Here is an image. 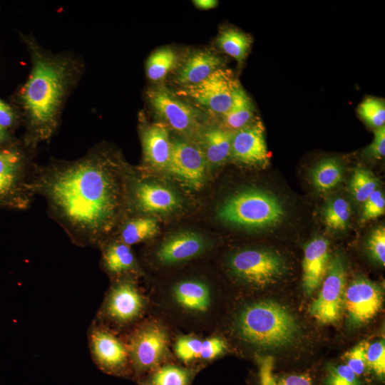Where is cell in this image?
<instances>
[{"instance_id":"cell-33","label":"cell","mask_w":385,"mask_h":385,"mask_svg":"<svg viewBox=\"0 0 385 385\" xmlns=\"http://www.w3.org/2000/svg\"><path fill=\"white\" fill-rule=\"evenodd\" d=\"M367 369L380 380L385 376V342L384 339L368 344L366 351Z\"/></svg>"},{"instance_id":"cell-21","label":"cell","mask_w":385,"mask_h":385,"mask_svg":"<svg viewBox=\"0 0 385 385\" xmlns=\"http://www.w3.org/2000/svg\"><path fill=\"white\" fill-rule=\"evenodd\" d=\"M173 296L177 303L183 308L202 312L210 304V292L208 287L200 281L185 280L176 284Z\"/></svg>"},{"instance_id":"cell-34","label":"cell","mask_w":385,"mask_h":385,"mask_svg":"<svg viewBox=\"0 0 385 385\" xmlns=\"http://www.w3.org/2000/svg\"><path fill=\"white\" fill-rule=\"evenodd\" d=\"M358 112L370 126L378 128L384 125L385 106L382 101L374 98H366L359 105Z\"/></svg>"},{"instance_id":"cell-44","label":"cell","mask_w":385,"mask_h":385,"mask_svg":"<svg viewBox=\"0 0 385 385\" xmlns=\"http://www.w3.org/2000/svg\"><path fill=\"white\" fill-rule=\"evenodd\" d=\"M10 140V135L8 130L0 126V147Z\"/></svg>"},{"instance_id":"cell-26","label":"cell","mask_w":385,"mask_h":385,"mask_svg":"<svg viewBox=\"0 0 385 385\" xmlns=\"http://www.w3.org/2000/svg\"><path fill=\"white\" fill-rule=\"evenodd\" d=\"M217 42L222 51L240 62L247 56L252 39L242 31L227 29L220 32Z\"/></svg>"},{"instance_id":"cell-1","label":"cell","mask_w":385,"mask_h":385,"mask_svg":"<svg viewBox=\"0 0 385 385\" xmlns=\"http://www.w3.org/2000/svg\"><path fill=\"white\" fill-rule=\"evenodd\" d=\"M122 165L96 145L72 160L35 164L29 188L42 196L48 215L81 246L102 245L117 225L123 205Z\"/></svg>"},{"instance_id":"cell-2","label":"cell","mask_w":385,"mask_h":385,"mask_svg":"<svg viewBox=\"0 0 385 385\" xmlns=\"http://www.w3.org/2000/svg\"><path fill=\"white\" fill-rule=\"evenodd\" d=\"M31 68L19 88L16 101L24 125L23 144L36 155L38 145L48 143L58 130L66 104L82 79L86 64L71 51L53 52L32 34H21Z\"/></svg>"},{"instance_id":"cell-11","label":"cell","mask_w":385,"mask_h":385,"mask_svg":"<svg viewBox=\"0 0 385 385\" xmlns=\"http://www.w3.org/2000/svg\"><path fill=\"white\" fill-rule=\"evenodd\" d=\"M147 97L158 115L175 130L188 133L197 125V111L165 89H150Z\"/></svg>"},{"instance_id":"cell-38","label":"cell","mask_w":385,"mask_h":385,"mask_svg":"<svg viewBox=\"0 0 385 385\" xmlns=\"http://www.w3.org/2000/svg\"><path fill=\"white\" fill-rule=\"evenodd\" d=\"M366 249L371 258L382 266L385 265V228L379 227L369 235Z\"/></svg>"},{"instance_id":"cell-30","label":"cell","mask_w":385,"mask_h":385,"mask_svg":"<svg viewBox=\"0 0 385 385\" xmlns=\"http://www.w3.org/2000/svg\"><path fill=\"white\" fill-rule=\"evenodd\" d=\"M192 372L185 368L168 364L158 368L141 385H189Z\"/></svg>"},{"instance_id":"cell-8","label":"cell","mask_w":385,"mask_h":385,"mask_svg":"<svg viewBox=\"0 0 385 385\" xmlns=\"http://www.w3.org/2000/svg\"><path fill=\"white\" fill-rule=\"evenodd\" d=\"M240 84L228 69L218 68L202 81L182 92L211 111L222 115L232 106Z\"/></svg>"},{"instance_id":"cell-32","label":"cell","mask_w":385,"mask_h":385,"mask_svg":"<svg viewBox=\"0 0 385 385\" xmlns=\"http://www.w3.org/2000/svg\"><path fill=\"white\" fill-rule=\"evenodd\" d=\"M378 180L369 170L357 168L354 170L350 180V191L354 199L364 202L376 190Z\"/></svg>"},{"instance_id":"cell-12","label":"cell","mask_w":385,"mask_h":385,"mask_svg":"<svg viewBox=\"0 0 385 385\" xmlns=\"http://www.w3.org/2000/svg\"><path fill=\"white\" fill-rule=\"evenodd\" d=\"M231 154L235 160L246 165L263 166L268 163L264 127L260 120H252L233 133Z\"/></svg>"},{"instance_id":"cell-24","label":"cell","mask_w":385,"mask_h":385,"mask_svg":"<svg viewBox=\"0 0 385 385\" xmlns=\"http://www.w3.org/2000/svg\"><path fill=\"white\" fill-rule=\"evenodd\" d=\"M158 232L155 220L148 217H133L120 225L118 240L130 246L153 237Z\"/></svg>"},{"instance_id":"cell-42","label":"cell","mask_w":385,"mask_h":385,"mask_svg":"<svg viewBox=\"0 0 385 385\" xmlns=\"http://www.w3.org/2000/svg\"><path fill=\"white\" fill-rule=\"evenodd\" d=\"M368 152L375 158H381L385 155V126L376 128L374 138L369 147Z\"/></svg>"},{"instance_id":"cell-19","label":"cell","mask_w":385,"mask_h":385,"mask_svg":"<svg viewBox=\"0 0 385 385\" xmlns=\"http://www.w3.org/2000/svg\"><path fill=\"white\" fill-rule=\"evenodd\" d=\"M203 247L204 241L200 235L181 232L166 240L159 248L157 257L164 264L180 262L198 255Z\"/></svg>"},{"instance_id":"cell-7","label":"cell","mask_w":385,"mask_h":385,"mask_svg":"<svg viewBox=\"0 0 385 385\" xmlns=\"http://www.w3.org/2000/svg\"><path fill=\"white\" fill-rule=\"evenodd\" d=\"M234 274L245 282L265 287L277 282L284 274L285 262L277 253L259 249L240 251L230 260Z\"/></svg>"},{"instance_id":"cell-25","label":"cell","mask_w":385,"mask_h":385,"mask_svg":"<svg viewBox=\"0 0 385 385\" xmlns=\"http://www.w3.org/2000/svg\"><path fill=\"white\" fill-rule=\"evenodd\" d=\"M233 133L221 128H211L204 133L203 153L207 162L217 165L228 158L231 154Z\"/></svg>"},{"instance_id":"cell-23","label":"cell","mask_w":385,"mask_h":385,"mask_svg":"<svg viewBox=\"0 0 385 385\" xmlns=\"http://www.w3.org/2000/svg\"><path fill=\"white\" fill-rule=\"evenodd\" d=\"M254 117V108L250 98L241 86L237 90L232 106L222 115L225 130L237 131L250 123Z\"/></svg>"},{"instance_id":"cell-29","label":"cell","mask_w":385,"mask_h":385,"mask_svg":"<svg viewBox=\"0 0 385 385\" xmlns=\"http://www.w3.org/2000/svg\"><path fill=\"white\" fill-rule=\"evenodd\" d=\"M175 52L169 47L157 49L148 58L146 61V74L152 81H160L165 78L177 63Z\"/></svg>"},{"instance_id":"cell-35","label":"cell","mask_w":385,"mask_h":385,"mask_svg":"<svg viewBox=\"0 0 385 385\" xmlns=\"http://www.w3.org/2000/svg\"><path fill=\"white\" fill-rule=\"evenodd\" d=\"M324 385H362L359 378L345 364H329L326 371Z\"/></svg>"},{"instance_id":"cell-27","label":"cell","mask_w":385,"mask_h":385,"mask_svg":"<svg viewBox=\"0 0 385 385\" xmlns=\"http://www.w3.org/2000/svg\"><path fill=\"white\" fill-rule=\"evenodd\" d=\"M311 178L314 186L318 190H329L342 181V166L335 159H324L314 168Z\"/></svg>"},{"instance_id":"cell-37","label":"cell","mask_w":385,"mask_h":385,"mask_svg":"<svg viewBox=\"0 0 385 385\" xmlns=\"http://www.w3.org/2000/svg\"><path fill=\"white\" fill-rule=\"evenodd\" d=\"M368 342L362 341L347 351L342 356L345 364L359 378L364 374L367 367L366 351Z\"/></svg>"},{"instance_id":"cell-13","label":"cell","mask_w":385,"mask_h":385,"mask_svg":"<svg viewBox=\"0 0 385 385\" xmlns=\"http://www.w3.org/2000/svg\"><path fill=\"white\" fill-rule=\"evenodd\" d=\"M205 158L203 152L192 144L176 140L172 143L168 169L193 188H199L204 180Z\"/></svg>"},{"instance_id":"cell-4","label":"cell","mask_w":385,"mask_h":385,"mask_svg":"<svg viewBox=\"0 0 385 385\" xmlns=\"http://www.w3.org/2000/svg\"><path fill=\"white\" fill-rule=\"evenodd\" d=\"M35 154L23 144L0 147V205L28 209L34 194L29 183L36 163Z\"/></svg>"},{"instance_id":"cell-15","label":"cell","mask_w":385,"mask_h":385,"mask_svg":"<svg viewBox=\"0 0 385 385\" xmlns=\"http://www.w3.org/2000/svg\"><path fill=\"white\" fill-rule=\"evenodd\" d=\"M143 307V300L139 291L131 281L124 279L111 288L105 309L113 320L126 323L135 319Z\"/></svg>"},{"instance_id":"cell-39","label":"cell","mask_w":385,"mask_h":385,"mask_svg":"<svg viewBox=\"0 0 385 385\" xmlns=\"http://www.w3.org/2000/svg\"><path fill=\"white\" fill-rule=\"evenodd\" d=\"M364 202L363 221L373 220L384 214L385 199L379 190H376Z\"/></svg>"},{"instance_id":"cell-14","label":"cell","mask_w":385,"mask_h":385,"mask_svg":"<svg viewBox=\"0 0 385 385\" xmlns=\"http://www.w3.org/2000/svg\"><path fill=\"white\" fill-rule=\"evenodd\" d=\"M91 349L100 368L106 372L120 374L127 366L128 350L110 332L95 327L89 335Z\"/></svg>"},{"instance_id":"cell-9","label":"cell","mask_w":385,"mask_h":385,"mask_svg":"<svg viewBox=\"0 0 385 385\" xmlns=\"http://www.w3.org/2000/svg\"><path fill=\"white\" fill-rule=\"evenodd\" d=\"M384 292L374 282L358 277L346 289L345 309L348 324L352 327L364 326L381 310Z\"/></svg>"},{"instance_id":"cell-22","label":"cell","mask_w":385,"mask_h":385,"mask_svg":"<svg viewBox=\"0 0 385 385\" xmlns=\"http://www.w3.org/2000/svg\"><path fill=\"white\" fill-rule=\"evenodd\" d=\"M103 245L102 262L107 272L119 275L135 268L134 255L129 245L120 240L106 242Z\"/></svg>"},{"instance_id":"cell-10","label":"cell","mask_w":385,"mask_h":385,"mask_svg":"<svg viewBox=\"0 0 385 385\" xmlns=\"http://www.w3.org/2000/svg\"><path fill=\"white\" fill-rule=\"evenodd\" d=\"M167 342L165 331L158 325L149 324L140 329L130 345L135 371L140 373L156 367L164 356Z\"/></svg>"},{"instance_id":"cell-31","label":"cell","mask_w":385,"mask_h":385,"mask_svg":"<svg viewBox=\"0 0 385 385\" xmlns=\"http://www.w3.org/2000/svg\"><path fill=\"white\" fill-rule=\"evenodd\" d=\"M350 216V205L343 198L330 200L324 210L325 224L333 230H344L349 224Z\"/></svg>"},{"instance_id":"cell-36","label":"cell","mask_w":385,"mask_h":385,"mask_svg":"<svg viewBox=\"0 0 385 385\" xmlns=\"http://www.w3.org/2000/svg\"><path fill=\"white\" fill-rule=\"evenodd\" d=\"M202 340L193 337H181L175 344V354L185 363L199 359L202 350Z\"/></svg>"},{"instance_id":"cell-28","label":"cell","mask_w":385,"mask_h":385,"mask_svg":"<svg viewBox=\"0 0 385 385\" xmlns=\"http://www.w3.org/2000/svg\"><path fill=\"white\" fill-rule=\"evenodd\" d=\"M259 377L260 385H314L312 376L307 373L274 374L272 363L268 359L260 362Z\"/></svg>"},{"instance_id":"cell-6","label":"cell","mask_w":385,"mask_h":385,"mask_svg":"<svg viewBox=\"0 0 385 385\" xmlns=\"http://www.w3.org/2000/svg\"><path fill=\"white\" fill-rule=\"evenodd\" d=\"M321 286L309 312L320 324H337L344 314L346 289V271L342 255L335 254L329 259Z\"/></svg>"},{"instance_id":"cell-40","label":"cell","mask_w":385,"mask_h":385,"mask_svg":"<svg viewBox=\"0 0 385 385\" xmlns=\"http://www.w3.org/2000/svg\"><path fill=\"white\" fill-rule=\"evenodd\" d=\"M225 342L220 337H214L202 340L200 359L210 360L222 354L227 350Z\"/></svg>"},{"instance_id":"cell-20","label":"cell","mask_w":385,"mask_h":385,"mask_svg":"<svg viewBox=\"0 0 385 385\" xmlns=\"http://www.w3.org/2000/svg\"><path fill=\"white\" fill-rule=\"evenodd\" d=\"M222 59L207 51L192 53L183 63L177 73L178 81L185 86L195 85L220 68Z\"/></svg>"},{"instance_id":"cell-16","label":"cell","mask_w":385,"mask_h":385,"mask_svg":"<svg viewBox=\"0 0 385 385\" xmlns=\"http://www.w3.org/2000/svg\"><path fill=\"white\" fill-rule=\"evenodd\" d=\"M329 242L319 237L309 242L302 260V287L311 296L322 284L329 261Z\"/></svg>"},{"instance_id":"cell-41","label":"cell","mask_w":385,"mask_h":385,"mask_svg":"<svg viewBox=\"0 0 385 385\" xmlns=\"http://www.w3.org/2000/svg\"><path fill=\"white\" fill-rule=\"evenodd\" d=\"M21 120L20 114L4 100L0 98V126L6 130L14 128Z\"/></svg>"},{"instance_id":"cell-18","label":"cell","mask_w":385,"mask_h":385,"mask_svg":"<svg viewBox=\"0 0 385 385\" xmlns=\"http://www.w3.org/2000/svg\"><path fill=\"white\" fill-rule=\"evenodd\" d=\"M141 140L145 161L159 169H168L172 150L168 128L153 123L142 130Z\"/></svg>"},{"instance_id":"cell-3","label":"cell","mask_w":385,"mask_h":385,"mask_svg":"<svg viewBox=\"0 0 385 385\" xmlns=\"http://www.w3.org/2000/svg\"><path fill=\"white\" fill-rule=\"evenodd\" d=\"M239 335L263 349H279L292 344L299 334V324L283 304L261 300L245 306L236 320Z\"/></svg>"},{"instance_id":"cell-17","label":"cell","mask_w":385,"mask_h":385,"mask_svg":"<svg viewBox=\"0 0 385 385\" xmlns=\"http://www.w3.org/2000/svg\"><path fill=\"white\" fill-rule=\"evenodd\" d=\"M131 192L133 206L143 212H166L174 210L178 203L171 190L156 183L135 182Z\"/></svg>"},{"instance_id":"cell-43","label":"cell","mask_w":385,"mask_h":385,"mask_svg":"<svg viewBox=\"0 0 385 385\" xmlns=\"http://www.w3.org/2000/svg\"><path fill=\"white\" fill-rule=\"evenodd\" d=\"M195 5L201 9H210L215 7L218 3L215 0H195L193 1Z\"/></svg>"},{"instance_id":"cell-5","label":"cell","mask_w":385,"mask_h":385,"mask_svg":"<svg viewBox=\"0 0 385 385\" xmlns=\"http://www.w3.org/2000/svg\"><path fill=\"white\" fill-rule=\"evenodd\" d=\"M219 217L224 222L254 228L278 224L284 212L279 201L270 193L249 189L227 199L220 208Z\"/></svg>"}]
</instances>
